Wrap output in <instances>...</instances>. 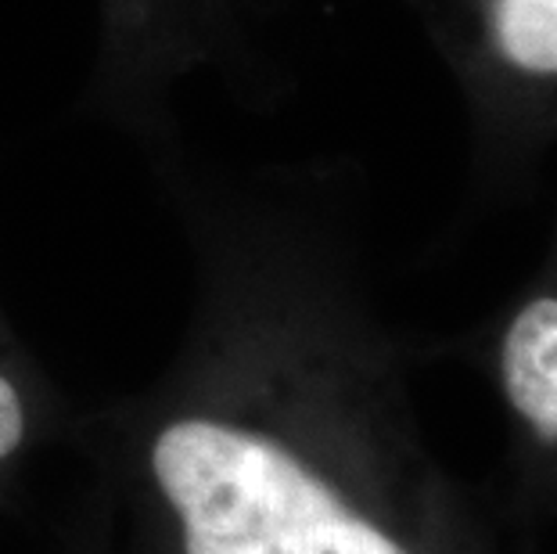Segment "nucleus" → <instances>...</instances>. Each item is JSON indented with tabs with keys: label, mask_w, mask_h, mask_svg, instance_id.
Returning a JSON list of instances; mask_svg holds the SVG:
<instances>
[{
	"label": "nucleus",
	"mask_w": 557,
	"mask_h": 554,
	"mask_svg": "<svg viewBox=\"0 0 557 554\" xmlns=\"http://www.w3.org/2000/svg\"><path fill=\"white\" fill-rule=\"evenodd\" d=\"M490 379L521 465L557 497V213L540 267L490 335Z\"/></svg>",
	"instance_id": "nucleus-3"
},
{
	"label": "nucleus",
	"mask_w": 557,
	"mask_h": 554,
	"mask_svg": "<svg viewBox=\"0 0 557 554\" xmlns=\"http://www.w3.org/2000/svg\"><path fill=\"white\" fill-rule=\"evenodd\" d=\"M29 440V396L11 364L0 360V468L15 461Z\"/></svg>",
	"instance_id": "nucleus-4"
},
{
	"label": "nucleus",
	"mask_w": 557,
	"mask_h": 554,
	"mask_svg": "<svg viewBox=\"0 0 557 554\" xmlns=\"http://www.w3.org/2000/svg\"><path fill=\"white\" fill-rule=\"evenodd\" d=\"M468 94L482 170L518 187L557 156V0H418Z\"/></svg>",
	"instance_id": "nucleus-2"
},
{
	"label": "nucleus",
	"mask_w": 557,
	"mask_h": 554,
	"mask_svg": "<svg viewBox=\"0 0 557 554\" xmlns=\"http://www.w3.org/2000/svg\"><path fill=\"white\" fill-rule=\"evenodd\" d=\"M238 371L145 440L173 554H485L393 368L338 310L284 321Z\"/></svg>",
	"instance_id": "nucleus-1"
}]
</instances>
